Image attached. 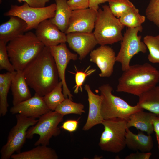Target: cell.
Returning <instances> with one entry per match:
<instances>
[{
  "instance_id": "cell-1",
  "label": "cell",
  "mask_w": 159,
  "mask_h": 159,
  "mask_svg": "<svg viewBox=\"0 0 159 159\" xmlns=\"http://www.w3.org/2000/svg\"><path fill=\"white\" fill-rule=\"evenodd\" d=\"M22 72L29 86L42 97L50 92L59 82L57 70L49 47L45 46Z\"/></svg>"
},
{
  "instance_id": "cell-2",
  "label": "cell",
  "mask_w": 159,
  "mask_h": 159,
  "mask_svg": "<svg viewBox=\"0 0 159 159\" xmlns=\"http://www.w3.org/2000/svg\"><path fill=\"white\" fill-rule=\"evenodd\" d=\"M159 82V71L150 64L130 65L118 79L116 91L139 96Z\"/></svg>"
},
{
  "instance_id": "cell-3",
  "label": "cell",
  "mask_w": 159,
  "mask_h": 159,
  "mask_svg": "<svg viewBox=\"0 0 159 159\" xmlns=\"http://www.w3.org/2000/svg\"><path fill=\"white\" fill-rule=\"evenodd\" d=\"M44 47L35 34L29 31L10 41L6 44L10 61L16 71H22Z\"/></svg>"
},
{
  "instance_id": "cell-4",
  "label": "cell",
  "mask_w": 159,
  "mask_h": 159,
  "mask_svg": "<svg viewBox=\"0 0 159 159\" xmlns=\"http://www.w3.org/2000/svg\"><path fill=\"white\" fill-rule=\"evenodd\" d=\"M102 7L97 11L93 32L98 44H112L121 41L123 37L122 31L125 26L113 15L109 5H105Z\"/></svg>"
},
{
  "instance_id": "cell-5",
  "label": "cell",
  "mask_w": 159,
  "mask_h": 159,
  "mask_svg": "<svg viewBox=\"0 0 159 159\" xmlns=\"http://www.w3.org/2000/svg\"><path fill=\"white\" fill-rule=\"evenodd\" d=\"M103 96L101 113L104 120L119 118L127 120L129 116L138 111L143 110L138 105L132 106L121 98L112 93V87L108 84L99 87Z\"/></svg>"
},
{
  "instance_id": "cell-6",
  "label": "cell",
  "mask_w": 159,
  "mask_h": 159,
  "mask_svg": "<svg viewBox=\"0 0 159 159\" xmlns=\"http://www.w3.org/2000/svg\"><path fill=\"white\" fill-rule=\"evenodd\" d=\"M102 124L104 130L98 143L100 149L114 153L123 150L126 146L127 120L119 118L104 120Z\"/></svg>"
},
{
  "instance_id": "cell-7",
  "label": "cell",
  "mask_w": 159,
  "mask_h": 159,
  "mask_svg": "<svg viewBox=\"0 0 159 159\" xmlns=\"http://www.w3.org/2000/svg\"><path fill=\"white\" fill-rule=\"evenodd\" d=\"M16 123L10 130L6 144L0 150L1 159H9L16 152H20L26 140L27 130L35 125L38 120L21 114H16Z\"/></svg>"
},
{
  "instance_id": "cell-8",
  "label": "cell",
  "mask_w": 159,
  "mask_h": 159,
  "mask_svg": "<svg viewBox=\"0 0 159 159\" xmlns=\"http://www.w3.org/2000/svg\"><path fill=\"white\" fill-rule=\"evenodd\" d=\"M64 116L55 111L51 110L39 118L37 123L28 129L27 138L32 139L34 135L39 136L34 144L47 146L53 137H57L60 133L59 124L63 120Z\"/></svg>"
},
{
  "instance_id": "cell-9",
  "label": "cell",
  "mask_w": 159,
  "mask_h": 159,
  "mask_svg": "<svg viewBox=\"0 0 159 159\" xmlns=\"http://www.w3.org/2000/svg\"><path fill=\"white\" fill-rule=\"evenodd\" d=\"M56 3L41 8L30 6L26 2L21 6L12 5L10 9L4 13L5 16H15L24 20L27 24L26 32L35 29L42 21L54 17L56 10Z\"/></svg>"
},
{
  "instance_id": "cell-10",
  "label": "cell",
  "mask_w": 159,
  "mask_h": 159,
  "mask_svg": "<svg viewBox=\"0 0 159 159\" xmlns=\"http://www.w3.org/2000/svg\"><path fill=\"white\" fill-rule=\"evenodd\" d=\"M143 30L142 26L134 28H127L121 42L120 49L116 56V61L120 62L122 71L130 67L131 59L140 52L145 53L147 47L141 40L142 36H138V32Z\"/></svg>"
},
{
  "instance_id": "cell-11",
  "label": "cell",
  "mask_w": 159,
  "mask_h": 159,
  "mask_svg": "<svg viewBox=\"0 0 159 159\" xmlns=\"http://www.w3.org/2000/svg\"><path fill=\"white\" fill-rule=\"evenodd\" d=\"M57 70L60 81L62 83L63 92L65 98L72 100L73 95L68 88L65 79V71L67 67L71 60L75 61L77 54L71 52L67 48L65 43L49 47Z\"/></svg>"
},
{
  "instance_id": "cell-12",
  "label": "cell",
  "mask_w": 159,
  "mask_h": 159,
  "mask_svg": "<svg viewBox=\"0 0 159 159\" xmlns=\"http://www.w3.org/2000/svg\"><path fill=\"white\" fill-rule=\"evenodd\" d=\"M97 13V11L89 8L72 11L64 33L67 34L74 32H92L95 28Z\"/></svg>"
},
{
  "instance_id": "cell-13",
  "label": "cell",
  "mask_w": 159,
  "mask_h": 159,
  "mask_svg": "<svg viewBox=\"0 0 159 159\" xmlns=\"http://www.w3.org/2000/svg\"><path fill=\"white\" fill-rule=\"evenodd\" d=\"M90 55V61L95 64L100 69V77H109L112 75L116 56L111 47L106 45H100L92 51Z\"/></svg>"
},
{
  "instance_id": "cell-14",
  "label": "cell",
  "mask_w": 159,
  "mask_h": 159,
  "mask_svg": "<svg viewBox=\"0 0 159 159\" xmlns=\"http://www.w3.org/2000/svg\"><path fill=\"white\" fill-rule=\"evenodd\" d=\"M66 42L72 50L79 55L82 60L98 44L93 32H72L66 34Z\"/></svg>"
},
{
  "instance_id": "cell-15",
  "label": "cell",
  "mask_w": 159,
  "mask_h": 159,
  "mask_svg": "<svg viewBox=\"0 0 159 159\" xmlns=\"http://www.w3.org/2000/svg\"><path fill=\"white\" fill-rule=\"evenodd\" d=\"M50 111L46 104L43 97L36 93L30 98L13 106L10 110L12 114H19L35 118H39Z\"/></svg>"
},
{
  "instance_id": "cell-16",
  "label": "cell",
  "mask_w": 159,
  "mask_h": 159,
  "mask_svg": "<svg viewBox=\"0 0 159 159\" xmlns=\"http://www.w3.org/2000/svg\"><path fill=\"white\" fill-rule=\"evenodd\" d=\"M35 29L36 37L45 46L50 47L67 41L66 34L59 30L49 19L42 21Z\"/></svg>"
},
{
  "instance_id": "cell-17",
  "label": "cell",
  "mask_w": 159,
  "mask_h": 159,
  "mask_svg": "<svg viewBox=\"0 0 159 159\" xmlns=\"http://www.w3.org/2000/svg\"><path fill=\"white\" fill-rule=\"evenodd\" d=\"M84 89L87 94L89 108L87 119L82 129L87 131L96 125L102 124L104 120L101 113L103 97L101 95L94 93L88 84L84 85Z\"/></svg>"
},
{
  "instance_id": "cell-18",
  "label": "cell",
  "mask_w": 159,
  "mask_h": 159,
  "mask_svg": "<svg viewBox=\"0 0 159 159\" xmlns=\"http://www.w3.org/2000/svg\"><path fill=\"white\" fill-rule=\"evenodd\" d=\"M0 25V41L7 43L26 32L27 24L21 18L15 16Z\"/></svg>"
},
{
  "instance_id": "cell-19",
  "label": "cell",
  "mask_w": 159,
  "mask_h": 159,
  "mask_svg": "<svg viewBox=\"0 0 159 159\" xmlns=\"http://www.w3.org/2000/svg\"><path fill=\"white\" fill-rule=\"evenodd\" d=\"M28 86L22 71H16L11 80L10 87L13 96V106L32 97Z\"/></svg>"
},
{
  "instance_id": "cell-20",
  "label": "cell",
  "mask_w": 159,
  "mask_h": 159,
  "mask_svg": "<svg viewBox=\"0 0 159 159\" xmlns=\"http://www.w3.org/2000/svg\"><path fill=\"white\" fill-rule=\"evenodd\" d=\"M156 116L151 112H144L143 110L135 112L131 115L127 121V128L134 127L151 135L154 131L153 121Z\"/></svg>"
},
{
  "instance_id": "cell-21",
  "label": "cell",
  "mask_w": 159,
  "mask_h": 159,
  "mask_svg": "<svg viewBox=\"0 0 159 159\" xmlns=\"http://www.w3.org/2000/svg\"><path fill=\"white\" fill-rule=\"evenodd\" d=\"M142 131L137 134L133 133L127 128L125 135L126 146L129 149L142 152H150L153 146L150 135H145Z\"/></svg>"
},
{
  "instance_id": "cell-22",
  "label": "cell",
  "mask_w": 159,
  "mask_h": 159,
  "mask_svg": "<svg viewBox=\"0 0 159 159\" xmlns=\"http://www.w3.org/2000/svg\"><path fill=\"white\" fill-rule=\"evenodd\" d=\"M12 159H58L56 151L47 146L40 145L31 150L17 154L11 156Z\"/></svg>"
},
{
  "instance_id": "cell-23",
  "label": "cell",
  "mask_w": 159,
  "mask_h": 159,
  "mask_svg": "<svg viewBox=\"0 0 159 159\" xmlns=\"http://www.w3.org/2000/svg\"><path fill=\"white\" fill-rule=\"evenodd\" d=\"M56 10L54 17L49 19L61 31L65 32L69 24L72 10L67 3V0H55Z\"/></svg>"
},
{
  "instance_id": "cell-24",
  "label": "cell",
  "mask_w": 159,
  "mask_h": 159,
  "mask_svg": "<svg viewBox=\"0 0 159 159\" xmlns=\"http://www.w3.org/2000/svg\"><path fill=\"white\" fill-rule=\"evenodd\" d=\"M138 97L137 104L143 110L159 116V86L153 87Z\"/></svg>"
},
{
  "instance_id": "cell-25",
  "label": "cell",
  "mask_w": 159,
  "mask_h": 159,
  "mask_svg": "<svg viewBox=\"0 0 159 159\" xmlns=\"http://www.w3.org/2000/svg\"><path fill=\"white\" fill-rule=\"evenodd\" d=\"M16 71L0 74V116H4L9 106L7 97L11 87V80Z\"/></svg>"
},
{
  "instance_id": "cell-26",
  "label": "cell",
  "mask_w": 159,
  "mask_h": 159,
  "mask_svg": "<svg viewBox=\"0 0 159 159\" xmlns=\"http://www.w3.org/2000/svg\"><path fill=\"white\" fill-rule=\"evenodd\" d=\"M145 18V16L139 14V10L134 6L123 14L119 19L124 26L134 28L142 26Z\"/></svg>"
},
{
  "instance_id": "cell-27",
  "label": "cell",
  "mask_w": 159,
  "mask_h": 159,
  "mask_svg": "<svg viewBox=\"0 0 159 159\" xmlns=\"http://www.w3.org/2000/svg\"><path fill=\"white\" fill-rule=\"evenodd\" d=\"M62 87V83L60 81L50 92L43 97L46 104L51 111H54L65 99L63 92Z\"/></svg>"
},
{
  "instance_id": "cell-28",
  "label": "cell",
  "mask_w": 159,
  "mask_h": 159,
  "mask_svg": "<svg viewBox=\"0 0 159 159\" xmlns=\"http://www.w3.org/2000/svg\"><path fill=\"white\" fill-rule=\"evenodd\" d=\"M84 108V106L82 103L74 102L67 98L59 105L54 111L63 116L69 114L81 115L85 112Z\"/></svg>"
},
{
  "instance_id": "cell-29",
  "label": "cell",
  "mask_w": 159,
  "mask_h": 159,
  "mask_svg": "<svg viewBox=\"0 0 159 159\" xmlns=\"http://www.w3.org/2000/svg\"><path fill=\"white\" fill-rule=\"evenodd\" d=\"M143 40L149 51L148 56L149 61L153 63H159V35H146Z\"/></svg>"
},
{
  "instance_id": "cell-30",
  "label": "cell",
  "mask_w": 159,
  "mask_h": 159,
  "mask_svg": "<svg viewBox=\"0 0 159 159\" xmlns=\"http://www.w3.org/2000/svg\"><path fill=\"white\" fill-rule=\"evenodd\" d=\"M108 2L112 14L118 18L135 6L129 0H110Z\"/></svg>"
},
{
  "instance_id": "cell-31",
  "label": "cell",
  "mask_w": 159,
  "mask_h": 159,
  "mask_svg": "<svg viewBox=\"0 0 159 159\" xmlns=\"http://www.w3.org/2000/svg\"><path fill=\"white\" fill-rule=\"evenodd\" d=\"M147 19L159 29V0H150L146 9Z\"/></svg>"
},
{
  "instance_id": "cell-32",
  "label": "cell",
  "mask_w": 159,
  "mask_h": 159,
  "mask_svg": "<svg viewBox=\"0 0 159 159\" xmlns=\"http://www.w3.org/2000/svg\"><path fill=\"white\" fill-rule=\"evenodd\" d=\"M76 73L75 74V85L74 87V93L77 94L80 90L82 91V86L86 77L95 72L96 69H90V66L87 67L84 71H78L77 67L74 66Z\"/></svg>"
},
{
  "instance_id": "cell-33",
  "label": "cell",
  "mask_w": 159,
  "mask_h": 159,
  "mask_svg": "<svg viewBox=\"0 0 159 159\" xmlns=\"http://www.w3.org/2000/svg\"><path fill=\"white\" fill-rule=\"evenodd\" d=\"M6 44L0 41V70L5 69L8 72H12L16 71L10 61Z\"/></svg>"
},
{
  "instance_id": "cell-34",
  "label": "cell",
  "mask_w": 159,
  "mask_h": 159,
  "mask_svg": "<svg viewBox=\"0 0 159 159\" xmlns=\"http://www.w3.org/2000/svg\"><path fill=\"white\" fill-rule=\"evenodd\" d=\"M90 0H68L67 3L73 10L83 9L89 8Z\"/></svg>"
},
{
  "instance_id": "cell-35",
  "label": "cell",
  "mask_w": 159,
  "mask_h": 159,
  "mask_svg": "<svg viewBox=\"0 0 159 159\" xmlns=\"http://www.w3.org/2000/svg\"><path fill=\"white\" fill-rule=\"evenodd\" d=\"M78 125L77 120H68L62 123L61 128L69 132H72L77 130Z\"/></svg>"
},
{
  "instance_id": "cell-36",
  "label": "cell",
  "mask_w": 159,
  "mask_h": 159,
  "mask_svg": "<svg viewBox=\"0 0 159 159\" xmlns=\"http://www.w3.org/2000/svg\"><path fill=\"white\" fill-rule=\"evenodd\" d=\"M150 152H140L137 151L135 153H131L126 156L125 159H149L152 155Z\"/></svg>"
},
{
  "instance_id": "cell-37",
  "label": "cell",
  "mask_w": 159,
  "mask_h": 159,
  "mask_svg": "<svg viewBox=\"0 0 159 159\" xmlns=\"http://www.w3.org/2000/svg\"><path fill=\"white\" fill-rule=\"evenodd\" d=\"M19 2L22 1L27 3L31 7L36 8H41L45 6L47 3L50 0H17Z\"/></svg>"
},
{
  "instance_id": "cell-38",
  "label": "cell",
  "mask_w": 159,
  "mask_h": 159,
  "mask_svg": "<svg viewBox=\"0 0 159 159\" xmlns=\"http://www.w3.org/2000/svg\"><path fill=\"white\" fill-rule=\"evenodd\" d=\"M110 0H90L89 8L97 11L99 5L108 2Z\"/></svg>"
},
{
  "instance_id": "cell-39",
  "label": "cell",
  "mask_w": 159,
  "mask_h": 159,
  "mask_svg": "<svg viewBox=\"0 0 159 159\" xmlns=\"http://www.w3.org/2000/svg\"><path fill=\"white\" fill-rule=\"evenodd\" d=\"M154 131L155 132L158 143H159V116H156L153 121Z\"/></svg>"
},
{
  "instance_id": "cell-40",
  "label": "cell",
  "mask_w": 159,
  "mask_h": 159,
  "mask_svg": "<svg viewBox=\"0 0 159 159\" xmlns=\"http://www.w3.org/2000/svg\"><path fill=\"white\" fill-rule=\"evenodd\" d=\"M158 151H159V143H158Z\"/></svg>"
}]
</instances>
